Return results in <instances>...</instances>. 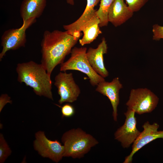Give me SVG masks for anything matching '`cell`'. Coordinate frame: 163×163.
<instances>
[{
    "label": "cell",
    "mask_w": 163,
    "mask_h": 163,
    "mask_svg": "<svg viewBox=\"0 0 163 163\" xmlns=\"http://www.w3.org/2000/svg\"><path fill=\"white\" fill-rule=\"evenodd\" d=\"M107 46L104 38L95 49L90 47L86 52L88 60L94 70L103 78L107 77L109 72L104 63V55L107 53Z\"/></svg>",
    "instance_id": "obj_12"
},
{
    "label": "cell",
    "mask_w": 163,
    "mask_h": 163,
    "mask_svg": "<svg viewBox=\"0 0 163 163\" xmlns=\"http://www.w3.org/2000/svg\"><path fill=\"white\" fill-rule=\"evenodd\" d=\"M81 34L72 35L66 31L58 30L44 31L41 44V64L49 75L57 66L63 62Z\"/></svg>",
    "instance_id": "obj_1"
},
{
    "label": "cell",
    "mask_w": 163,
    "mask_h": 163,
    "mask_svg": "<svg viewBox=\"0 0 163 163\" xmlns=\"http://www.w3.org/2000/svg\"><path fill=\"white\" fill-rule=\"evenodd\" d=\"M60 107L62 117H70L74 115L75 113V109L71 104H66Z\"/></svg>",
    "instance_id": "obj_20"
},
{
    "label": "cell",
    "mask_w": 163,
    "mask_h": 163,
    "mask_svg": "<svg viewBox=\"0 0 163 163\" xmlns=\"http://www.w3.org/2000/svg\"><path fill=\"white\" fill-rule=\"evenodd\" d=\"M47 0H23L20 13L23 22L33 18H40L46 7Z\"/></svg>",
    "instance_id": "obj_15"
},
{
    "label": "cell",
    "mask_w": 163,
    "mask_h": 163,
    "mask_svg": "<svg viewBox=\"0 0 163 163\" xmlns=\"http://www.w3.org/2000/svg\"><path fill=\"white\" fill-rule=\"evenodd\" d=\"M152 31L153 40H159L161 39H163V26L154 24L152 27Z\"/></svg>",
    "instance_id": "obj_21"
},
{
    "label": "cell",
    "mask_w": 163,
    "mask_h": 163,
    "mask_svg": "<svg viewBox=\"0 0 163 163\" xmlns=\"http://www.w3.org/2000/svg\"><path fill=\"white\" fill-rule=\"evenodd\" d=\"M33 146L41 156L49 158L55 162H59L63 157L64 145L57 140L49 139L43 131H39L35 133Z\"/></svg>",
    "instance_id": "obj_7"
},
{
    "label": "cell",
    "mask_w": 163,
    "mask_h": 163,
    "mask_svg": "<svg viewBox=\"0 0 163 163\" xmlns=\"http://www.w3.org/2000/svg\"><path fill=\"white\" fill-rule=\"evenodd\" d=\"M115 0H101L98 9L96 14L99 18L100 27L107 25L108 21V14L110 8Z\"/></svg>",
    "instance_id": "obj_17"
},
{
    "label": "cell",
    "mask_w": 163,
    "mask_h": 163,
    "mask_svg": "<svg viewBox=\"0 0 163 163\" xmlns=\"http://www.w3.org/2000/svg\"><path fill=\"white\" fill-rule=\"evenodd\" d=\"M16 71L18 82L31 88L37 95L53 100L50 75L41 63L33 61L19 63Z\"/></svg>",
    "instance_id": "obj_2"
},
{
    "label": "cell",
    "mask_w": 163,
    "mask_h": 163,
    "mask_svg": "<svg viewBox=\"0 0 163 163\" xmlns=\"http://www.w3.org/2000/svg\"><path fill=\"white\" fill-rule=\"evenodd\" d=\"M67 3L71 5L74 4V0H66Z\"/></svg>",
    "instance_id": "obj_23"
},
{
    "label": "cell",
    "mask_w": 163,
    "mask_h": 163,
    "mask_svg": "<svg viewBox=\"0 0 163 163\" xmlns=\"http://www.w3.org/2000/svg\"><path fill=\"white\" fill-rule=\"evenodd\" d=\"M135 112L127 108L124 113L126 119L124 124L114 133L115 139L120 142L123 148H128L134 142L141 132L137 129Z\"/></svg>",
    "instance_id": "obj_9"
},
{
    "label": "cell",
    "mask_w": 163,
    "mask_h": 163,
    "mask_svg": "<svg viewBox=\"0 0 163 163\" xmlns=\"http://www.w3.org/2000/svg\"><path fill=\"white\" fill-rule=\"evenodd\" d=\"M159 98L146 88L132 89L126 103L129 108L141 115L152 112L157 107Z\"/></svg>",
    "instance_id": "obj_6"
},
{
    "label": "cell",
    "mask_w": 163,
    "mask_h": 163,
    "mask_svg": "<svg viewBox=\"0 0 163 163\" xmlns=\"http://www.w3.org/2000/svg\"><path fill=\"white\" fill-rule=\"evenodd\" d=\"M87 3L82 14L76 21L68 25H64V29L70 34L73 35L76 33H81L80 30L83 26L96 15L94 9L101 0H87Z\"/></svg>",
    "instance_id": "obj_14"
},
{
    "label": "cell",
    "mask_w": 163,
    "mask_h": 163,
    "mask_svg": "<svg viewBox=\"0 0 163 163\" xmlns=\"http://www.w3.org/2000/svg\"><path fill=\"white\" fill-rule=\"evenodd\" d=\"M36 21L33 18L23 22L22 26L17 28H12L5 31L1 37L2 48L0 53V60L10 50H15L25 46L27 41L26 31Z\"/></svg>",
    "instance_id": "obj_5"
},
{
    "label": "cell",
    "mask_w": 163,
    "mask_h": 163,
    "mask_svg": "<svg viewBox=\"0 0 163 163\" xmlns=\"http://www.w3.org/2000/svg\"><path fill=\"white\" fill-rule=\"evenodd\" d=\"M61 141L65 148L63 157L80 158L98 142L80 128L72 129L63 133Z\"/></svg>",
    "instance_id": "obj_3"
},
{
    "label": "cell",
    "mask_w": 163,
    "mask_h": 163,
    "mask_svg": "<svg viewBox=\"0 0 163 163\" xmlns=\"http://www.w3.org/2000/svg\"><path fill=\"white\" fill-rule=\"evenodd\" d=\"M11 151L3 135L0 133V163H4L11 154Z\"/></svg>",
    "instance_id": "obj_18"
},
{
    "label": "cell",
    "mask_w": 163,
    "mask_h": 163,
    "mask_svg": "<svg viewBox=\"0 0 163 163\" xmlns=\"http://www.w3.org/2000/svg\"><path fill=\"white\" fill-rule=\"evenodd\" d=\"M100 23V20L96 14L83 26L80 31L83 32V36L79 40L81 45L90 43L102 33L99 28Z\"/></svg>",
    "instance_id": "obj_16"
},
{
    "label": "cell",
    "mask_w": 163,
    "mask_h": 163,
    "mask_svg": "<svg viewBox=\"0 0 163 163\" xmlns=\"http://www.w3.org/2000/svg\"><path fill=\"white\" fill-rule=\"evenodd\" d=\"M96 91L107 97L110 101L113 108L112 116L114 121H117V107L119 103V91L123 88L119 78L116 77L110 82L105 81L99 83Z\"/></svg>",
    "instance_id": "obj_11"
},
{
    "label": "cell",
    "mask_w": 163,
    "mask_h": 163,
    "mask_svg": "<svg viewBox=\"0 0 163 163\" xmlns=\"http://www.w3.org/2000/svg\"><path fill=\"white\" fill-rule=\"evenodd\" d=\"M124 0H115L108 11V21L116 27L125 22L133 15V12Z\"/></svg>",
    "instance_id": "obj_13"
},
{
    "label": "cell",
    "mask_w": 163,
    "mask_h": 163,
    "mask_svg": "<svg viewBox=\"0 0 163 163\" xmlns=\"http://www.w3.org/2000/svg\"><path fill=\"white\" fill-rule=\"evenodd\" d=\"M11 97L6 94H2L0 97V112L7 103L11 104L12 101L11 100Z\"/></svg>",
    "instance_id": "obj_22"
},
{
    "label": "cell",
    "mask_w": 163,
    "mask_h": 163,
    "mask_svg": "<svg viewBox=\"0 0 163 163\" xmlns=\"http://www.w3.org/2000/svg\"><path fill=\"white\" fill-rule=\"evenodd\" d=\"M129 8L133 12L139 10L148 0H125Z\"/></svg>",
    "instance_id": "obj_19"
},
{
    "label": "cell",
    "mask_w": 163,
    "mask_h": 163,
    "mask_svg": "<svg viewBox=\"0 0 163 163\" xmlns=\"http://www.w3.org/2000/svg\"><path fill=\"white\" fill-rule=\"evenodd\" d=\"M55 81L54 85L57 88L60 96L59 104L72 103L77 100L81 91L74 81L72 73L60 72L55 76Z\"/></svg>",
    "instance_id": "obj_8"
},
{
    "label": "cell",
    "mask_w": 163,
    "mask_h": 163,
    "mask_svg": "<svg viewBox=\"0 0 163 163\" xmlns=\"http://www.w3.org/2000/svg\"><path fill=\"white\" fill-rule=\"evenodd\" d=\"M85 47H75L72 49L70 58L61 64L60 70L64 72L68 70L80 71L87 75L91 84L94 86L105 80L104 78L95 72L90 65L87 57Z\"/></svg>",
    "instance_id": "obj_4"
},
{
    "label": "cell",
    "mask_w": 163,
    "mask_h": 163,
    "mask_svg": "<svg viewBox=\"0 0 163 163\" xmlns=\"http://www.w3.org/2000/svg\"><path fill=\"white\" fill-rule=\"evenodd\" d=\"M159 127L157 123H154L152 124H150L149 121L144 123L142 126L143 131L133 143L132 151L125 157L123 163H132L134 154L146 144L157 139H163V130L158 131Z\"/></svg>",
    "instance_id": "obj_10"
}]
</instances>
